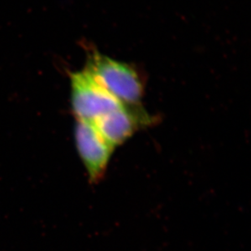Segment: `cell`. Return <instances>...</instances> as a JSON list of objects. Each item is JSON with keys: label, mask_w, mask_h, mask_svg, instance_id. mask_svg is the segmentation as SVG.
Here are the masks:
<instances>
[{"label": "cell", "mask_w": 251, "mask_h": 251, "mask_svg": "<svg viewBox=\"0 0 251 251\" xmlns=\"http://www.w3.org/2000/svg\"><path fill=\"white\" fill-rule=\"evenodd\" d=\"M85 69L122 104L141 106L144 95V80L132 64L94 50L88 56Z\"/></svg>", "instance_id": "6da1fadb"}, {"label": "cell", "mask_w": 251, "mask_h": 251, "mask_svg": "<svg viewBox=\"0 0 251 251\" xmlns=\"http://www.w3.org/2000/svg\"><path fill=\"white\" fill-rule=\"evenodd\" d=\"M70 83L72 110L76 121L93 123L124 105L98 83L85 69L73 73Z\"/></svg>", "instance_id": "7a4b0ae2"}, {"label": "cell", "mask_w": 251, "mask_h": 251, "mask_svg": "<svg viewBox=\"0 0 251 251\" xmlns=\"http://www.w3.org/2000/svg\"><path fill=\"white\" fill-rule=\"evenodd\" d=\"M154 123V120L141 106L121 107L107 112L93 122L100 135L116 149L130 139L141 128Z\"/></svg>", "instance_id": "3957f363"}, {"label": "cell", "mask_w": 251, "mask_h": 251, "mask_svg": "<svg viewBox=\"0 0 251 251\" xmlns=\"http://www.w3.org/2000/svg\"><path fill=\"white\" fill-rule=\"evenodd\" d=\"M75 142L90 182L101 181L115 149L100 135L93 123L87 121H76Z\"/></svg>", "instance_id": "277c9868"}]
</instances>
